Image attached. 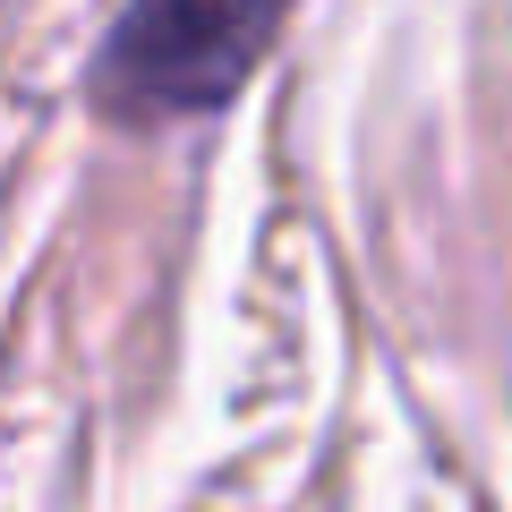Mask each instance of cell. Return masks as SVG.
Returning a JSON list of instances; mask_svg holds the SVG:
<instances>
[{
	"instance_id": "cell-1",
	"label": "cell",
	"mask_w": 512,
	"mask_h": 512,
	"mask_svg": "<svg viewBox=\"0 0 512 512\" xmlns=\"http://www.w3.org/2000/svg\"><path fill=\"white\" fill-rule=\"evenodd\" d=\"M291 0H128L94 60V103L128 128L205 120L256 77Z\"/></svg>"
}]
</instances>
